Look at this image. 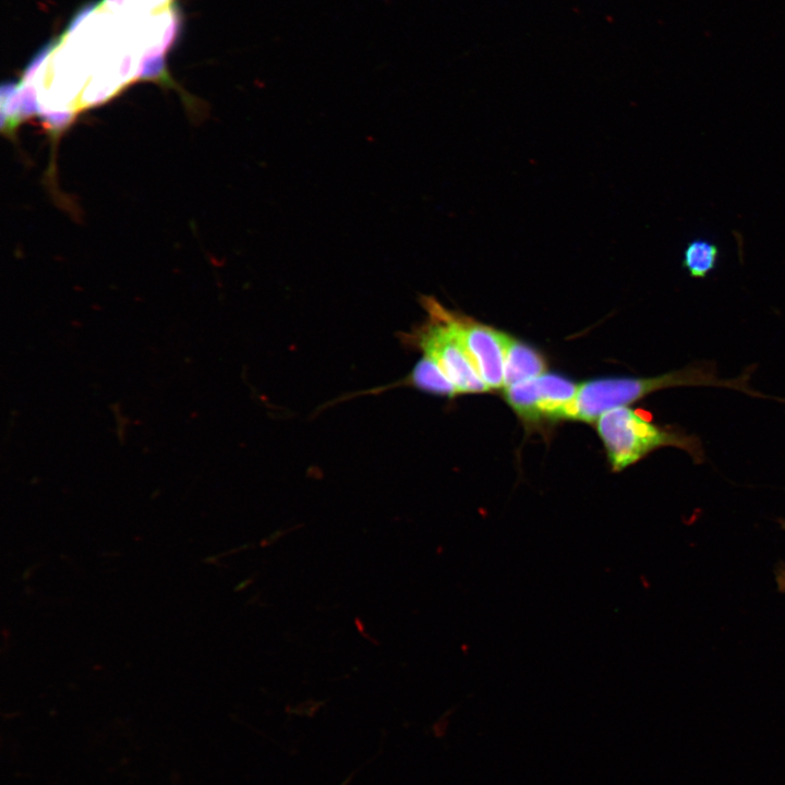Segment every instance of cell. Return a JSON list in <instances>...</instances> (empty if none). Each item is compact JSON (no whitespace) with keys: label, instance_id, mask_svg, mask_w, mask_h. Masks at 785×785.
<instances>
[{"label":"cell","instance_id":"ba28073f","mask_svg":"<svg viewBox=\"0 0 785 785\" xmlns=\"http://www.w3.org/2000/svg\"><path fill=\"white\" fill-rule=\"evenodd\" d=\"M718 255L716 244L704 239H695L684 249L683 266L691 277L703 278L715 268Z\"/></svg>","mask_w":785,"mask_h":785},{"label":"cell","instance_id":"6da1fadb","mask_svg":"<svg viewBox=\"0 0 785 785\" xmlns=\"http://www.w3.org/2000/svg\"><path fill=\"white\" fill-rule=\"evenodd\" d=\"M422 304L427 319L409 335V342L438 364L459 394L490 390L457 335L450 311L432 297L423 298Z\"/></svg>","mask_w":785,"mask_h":785},{"label":"cell","instance_id":"7a4b0ae2","mask_svg":"<svg viewBox=\"0 0 785 785\" xmlns=\"http://www.w3.org/2000/svg\"><path fill=\"white\" fill-rule=\"evenodd\" d=\"M595 426L613 471L624 470L662 446L689 449L685 439L656 426L628 407L603 413L595 421Z\"/></svg>","mask_w":785,"mask_h":785},{"label":"cell","instance_id":"8992f818","mask_svg":"<svg viewBox=\"0 0 785 785\" xmlns=\"http://www.w3.org/2000/svg\"><path fill=\"white\" fill-rule=\"evenodd\" d=\"M546 371L542 354L528 343L508 336L505 348L504 386L535 378Z\"/></svg>","mask_w":785,"mask_h":785},{"label":"cell","instance_id":"5b68a950","mask_svg":"<svg viewBox=\"0 0 785 785\" xmlns=\"http://www.w3.org/2000/svg\"><path fill=\"white\" fill-rule=\"evenodd\" d=\"M538 396V412L541 424L568 420V412L579 386L555 373H543L534 378Z\"/></svg>","mask_w":785,"mask_h":785},{"label":"cell","instance_id":"3957f363","mask_svg":"<svg viewBox=\"0 0 785 785\" xmlns=\"http://www.w3.org/2000/svg\"><path fill=\"white\" fill-rule=\"evenodd\" d=\"M705 374L686 370L651 378H597L579 386L572 401L568 420L595 422L603 413L627 407L655 390L697 383H706Z\"/></svg>","mask_w":785,"mask_h":785},{"label":"cell","instance_id":"277c9868","mask_svg":"<svg viewBox=\"0 0 785 785\" xmlns=\"http://www.w3.org/2000/svg\"><path fill=\"white\" fill-rule=\"evenodd\" d=\"M457 335L490 390L504 386L506 333L450 311Z\"/></svg>","mask_w":785,"mask_h":785},{"label":"cell","instance_id":"52a82bcc","mask_svg":"<svg viewBox=\"0 0 785 785\" xmlns=\"http://www.w3.org/2000/svg\"><path fill=\"white\" fill-rule=\"evenodd\" d=\"M406 384L434 395L455 397L456 386L445 375L438 364L430 357L422 355L406 379Z\"/></svg>","mask_w":785,"mask_h":785}]
</instances>
